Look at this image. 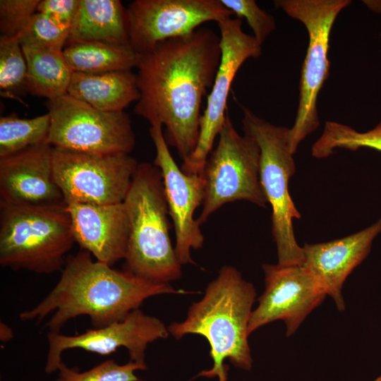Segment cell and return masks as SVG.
Listing matches in <instances>:
<instances>
[{
    "label": "cell",
    "instance_id": "obj_16",
    "mask_svg": "<svg viewBox=\"0 0 381 381\" xmlns=\"http://www.w3.org/2000/svg\"><path fill=\"white\" fill-rule=\"evenodd\" d=\"M53 147L42 143L0 158V202L65 205L53 174Z\"/></svg>",
    "mask_w": 381,
    "mask_h": 381
},
{
    "label": "cell",
    "instance_id": "obj_25",
    "mask_svg": "<svg viewBox=\"0 0 381 381\" xmlns=\"http://www.w3.org/2000/svg\"><path fill=\"white\" fill-rule=\"evenodd\" d=\"M28 92V68L19 37H0V95L18 100Z\"/></svg>",
    "mask_w": 381,
    "mask_h": 381
},
{
    "label": "cell",
    "instance_id": "obj_7",
    "mask_svg": "<svg viewBox=\"0 0 381 381\" xmlns=\"http://www.w3.org/2000/svg\"><path fill=\"white\" fill-rule=\"evenodd\" d=\"M349 0H276L274 4L303 23L308 45L302 65L295 121L289 131V146L294 154L298 145L320 125L317 100L329 73V37L339 13Z\"/></svg>",
    "mask_w": 381,
    "mask_h": 381
},
{
    "label": "cell",
    "instance_id": "obj_31",
    "mask_svg": "<svg viewBox=\"0 0 381 381\" xmlns=\"http://www.w3.org/2000/svg\"><path fill=\"white\" fill-rule=\"evenodd\" d=\"M13 332L6 324L0 323V340L3 342L10 341L13 337Z\"/></svg>",
    "mask_w": 381,
    "mask_h": 381
},
{
    "label": "cell",
    "instance_id": "obj_22",
    "mask_svg": "<svg viewBox=\"0 0 381 381\" xmlns=\"http://www.w3.org/2000/svg\"><path fill=\"white\" fill-rule=\"evenodd\" d=\"M63 53L73 72L99 73L135 68L138 54L129 45L68 41Z\"/></svg>",
    "mask_w": 381,
    "mask_h": 381
},
{
    "label": "cell",
    "instance_id": "obj_2",
    "mask_svg": "<svg viewBox=\"0 0 381 381\" xmlns=\"http://www.w3.org/2000/svg\"><path fill=\"white\" fill-rule=\"evenodd\" d=\"M190 294L175 289L169 283H158L118 270L92 258L81 250L66 257L61 275L47 296L33 308L19 315L23 322H40L52 313L44 327L60 332L70 320L86 315L93 328L124 319L150 297L160 294Z\"/></svg>",
    "mask_w": 381,
    "mask_h": 381
},
{
    "label": "cell",
    "instance_id": "obj_3",
    "mask_svg": "<svg viewBox=\"0 0 381 381\" xmlns=\"http://www.w3.org/2000/svg\"><path fill=\"white\" fill-rule=\"evenodd\" d=\"M255 297L254 286L236 268L225 265L208 284L202 298L190 306L185 320L167 327L176 339L195 334L208 341L213 365L198 376L226 381V359L236 368L251 369L248 327Z\"/></svg>",
    "mask_w": 381,
    "mask_h": 381
},
{
    "label": "cell",
    "instance_id": "obj_1",
    "mask_svg": "<svg viewBox=\"0 0 381 381\" xmlns=\"http://www.w3.org/2000/svg\"><path fill=\"white\" fill-rule=\"evenodd\" d=\"M138 55L140 98L134 112L164 126L168 145L184 162L197 145L202 97L213 85L221 60L220 36L201 26Z\"/></svg>",
    "mask_w": 381,
    "mask_h": 381
},
{
    "label": "cell",
    "instance_id": "obj_18",
    "mask_svg": "<svg viewBox=\"0 0 381 381\" xmlns=\"http://www.w3.org/2000/svg\"><path fill=\"white\" fill-rule=\"evenodd\" d=\"M75 241L110 266L125 259L130 225L123 202L66 204Z\"/></svg>",
    "mask_w": 381,
    "mask_h": 381
},
{
    "label": "cell",
    "instance_id": "obj_5",
    "mask_svg": "<svg viewBox=\"0 0 381 381\" xmlns=\"http://www.w3.org/2000/svg\"><path fill=\"white\" fill-rule=\"evenodd\" d=\"M75 238L66 204L0 202V265L51 274L63 270Z\"/></svg>",
    "mask_w": 381,
    "mask_h": 381
},
{
    "label": "cell",
    "instance_id": "obj_32",
    "mask_svg": "<svg viewBox=\"0 0 381 381\" xmlns=\"http://www.w3.org/2000/svg\"><path fill=\"white\" fill-rule=\"evenodd\" d=\"M364 2L370 9L381 13V1H364Z\"/></svg>",
    "mask_w": 381,
    "mask_h": 381
},
{
    "label": "cell",
    "instance_id": "obj_8",
    "mask_svg": "<svg viewBox=\"0 0 381 381\" xmlns=\"http://www.w3.org/2000/svg\"><path fill=\"white\" fill-rule=\"evenodd\" d=\"M260 150L250 135H240L226 114L218 143L205 164L202 209L197 220L201 225L223 205L246 200L266 207L267 200L260 179Z\"/></svg>",
    "mask_w": 381,
    "mask_h": 381
},
{
    "label": "cell",
    "instance_id": "obj_12",
    "mask_svg": "<svg viewBox=\"0 0 381 381\" xmlns=\"http://www.w3.org/2000/svg\"><path fill=\"white\" fill-rule=\"evenodd\" d=\"M129 45L138 54L233 13L220 0H135L126 8Z\"/></svg>",
    "mask_w": 381,
    "mask_h": 381
},
{
    "label": "cell",
    "instance_id": "obj_17",
    "mask_svg": "<svg viewBox=\"0 0 381 381\" xmlns=\"http://www.w3.org/2000/svg\"><path fill=\"white\" fill-rule=\"evenodd\" d=\"M381 233V218L367 228L341 238L303 246L302 266L313 277L339 311L345 310L342 287L347 277L368 255Z\"/></svg>",
    "mask_w": 381,
    "mask_h": 381
},
{
    "label": "cell",
    "instance_id": "obj_20",
    "mask_svg": "<svg viewBox=\"0 0 381 381\" xmlns=\"http://www.w3.org/2000/svg\"><path fill=\"white\" fill-rule=\"evenodd\" d=\"M68 41L129 45L126 8L119 0H80Z\"/></svg>",
    "mask_w": 381,
    "mask_h": 381
},
{
    "label": "cell",
    "instance_id": "obj_14",
    "mask_svg": "<svg viewBox=\"0 0 381 381\" xmlns=\"http://www.w3.org/2000/svg\"><path fill=\"white\" fill-rule=\"evenodd\" d=\"M150 123V135L156 151L154 165L161 172L175 231V252L181 265L193 264L191 250L202 248L204 243L200 224L194 217L195 211L204 200V179L202 174H188L177 166L168 148L162 123L157 121Z\"/></svg>",
    "mask_w": 381,
    "mask_h": 381
},
{
    "label": "cell",
    "instance_id": "obj_33",
    "mask_svg": "<svg viewBox=\"0 0 381 381\" xmlns=\"http://www.w3.org/2000/svg\"><path fill=\"white\" fill-rule=\"evenodd\" d=\"M374 381H381V375L377 377Z\"/></svg>",
    "mask_w": 381,
    "mask_h": 381
},
{
    "label": "cell",
    "instance_id": "obj_27",
    "mask_svg": "<svg viewBox=\"0 0 381 381\" xmlns=\"http://www.w3.org/2000/svg\"><path fill=\"white\" fill-rule=\"evenodd\" d=\"M71 30L56 23L46 15L37 12L19 37L22 46L63 50Z\"/></svg>",
    "mask_w": 381,
    "mask_h": 381
},
{
    "label": "cell",
    "instance_id": "obj_4",
    "mask_svg": "<svg viewBox=\"0 0 381 381\" xmlns=\"http://www.w3.org/2000/svg\"><path fill=\"white\" fill-rule=\"evenodd\" d=\"M123 202L130 225L126 270L158 283L179 279L182 265L169 236V208L159 168L139 163Z\"/></svg>",
    "mask_w": 381,
    "mask_h": 381
},
{
    "label": "cell",
    "instance_id": "obj_24",
    "mask_svg": "<svg viewBox=\"0 0 381 381\" xmlns=\"http://www.w3.org/2000/svg\"><path fill=\"white\" fill-rule=\"evenodd\" d=\"M363 147L381 152V121L370 131L358 132L345 124L327 121L311 153L315 158L323 159L332 155L337 148L356 151Z\"/></svg>",
    "mask_w": 381,
    "mask_h": 381
},
{
    "label": "cell",
    "instance_id": "obj_23",
    "mask_svg": "<svg viewBox=\"0 0 381 381\" xmlns=\"http://www.w3.org/2000/svg\"><path fill=\"white\" fill-rule=\"evenodd\" d=\"M50 128L49 113L32 119L16 114L0 118V158L29 147L47 143Z\"/></svg>",
    "mask_w": 381,
    "mask_h": 381
},
{
    "label": "cell",
    "instance_id": "obj_9",
    "mask_svg": "<svg viewBox=\"0 0 381 381\" xmlns=\"http://www.w3.org/2000/svg\"><path fill=\"white\" fill-rule=\"evenodd\" d=\"M50 128L47 143L76 152L129 153L135 144L131 121L125 111H104L66 94L48 100Z\"/></svg>",
    "mask_w": 381,
    "mask_h": 381
},
{
    "label": "cell",
    "instance_id": "obj_29",
    "mask_svg": "<svg viewBox=\"0 0 381 381\" xmlns=\"http://www.w3.org/2000/svg\"><path fill=\"white\" fill-rule=\"evenodd\" d=\"M238 18H246L253 32V37L262 46L267 37L275 30L274 18L260 8L254 0H220Z\"/></svg>",
    "mask_w": 381,
    "mask_h": 381
},
{
    "label": "cell",
    "instance_id": "obj_30",
    "mask_svg": "<svg viewBox=\"0 0 381 381\" xmlns=\"http://www.w3.org/2000/svg\"><path fill=\"white\" fill-rule=\"evenodd\" d=\"M80 2V0H40L37 12L46 15L60 26L71 30Z\"/></svg>",
    "mask_w": 381,
    "mask_h": 381
},
{
    "label": "cell",
    "instance_id": "obj_15",
    "mask_svg": "<svg viewBox=\"0 0 381 381\" xmlns=\"http://www.w3.org/2000/svg\"><path fill=\"white\" fill-rule=\"evenodd\" d=\"M265 291L252 311L248 333L276 320L286 325V334H294L306 318L325 299V293L302 265L263 264Z\"/></svg>",
    "mask_w": 381,
    "mask_h": 381
},
{
    "label": "cell",
    "instance_id": "obj_11",
    "mask_svg": "<svg viewBox=\"0 0 381 381\" xmlns=\"http://www.w3.org/2000/svg\"><path fill=\"white\" fill-rule=\"evenodd\" d=\"M217 23L220 32L221 60L201 116L196 147L181 167L188 174L202 173L214 140L223 128L227 99L235 75L246 60L258 58L262 52L261 45L253 35L243 32L241 19L229 17Z\"/></svg>",
    "mask_w": 381,
    "mask_h": 381
},
{
    "label": "cell",
    "instance_id": "obj_21",
    "mask_svg": "<svg viewBox=\"0 0 381 381\" xmlns=\"http://www.w3.org/2000/svg\"><path fill=\"white\" fill-rule=\"evenodd\" d=\"M22 47L27 63L28 92L48 100L67 94L73 71L63 50Z\"/></svg>",
    "mask_w": 381,
    "mask_h": 381
},
{
    "label": "cell",
    "instance_id": "obj_10",
    "mask_svg": "<svg viewBox=\"0 0 381 381\" xmlns=\"http://www.w3.org/2000/svg\"><path fill=\"white\" fill-rule=\"evenodd\" d=\"M54 179L66 204L123 202L137 170L129 155H102L53 147Z\"/></svg>",
    "mask_w": 381,
    "mask_h": 381
},
{
    "label": "cell",
    "instance_id": "obj_28",
    "mask_svg": "<svg viewBox=\"0 0 381 381\" xmlns=\"http://www.w3.org/2000/svg\"><path fill=\"white\" fill-rule=\"evenodd\" d=\"M39 2L40 0H1V36L20 37L37 13Z\"/></svg>",
    "mask_w": 381,
    "mask_h": 381
},
{
    "label": "cell",
    "instance_id": "obj_26",
    "mask_svg": "<svg viewBox=\"0 0 381 381\" xmlns=\"http://www.w3.org/2000/svg\"><path fill=\"white\" fill-rule=\"evenodd\" d=\"M138 370L145 368L131 361L119 365L110 359L88 370L80 372L77 367L69 368L62 361L54 381H140L135 373Z\"/></svg>",
    "mask_w": 381,
    "mask_h": 381
},
{
    "label": "cell",
    "instance_id": "obj_6",
    "mask_svg": "<svg viewBox=\"0 0 381 381\" xmlns=\"http://www.w3.org/2000/svg\"><path fill=\"white\" fill-rule=\"evenodd\" d=\"M242 123L244 133L256 141L260 150V179L272 207V233L278 264L302 265L303 248L296 242L293 226L294 219L301 216L289 190V179L296 171L289 146V128L272 124L248 109H243Z\"/></svg>",
    "mask_w": 381,
    "mask_h": 381
},
{
    "label": "cell",
    "instance_id": "obj_13",
    "mask_svg": "<svg viewBox=\"0 0 381 381\" xmlns=\"http://www.w3.org/2000/svg\"><path fill=\"white\" fill-rule=\"evenodd\" d=\"M169 332L158 318L147 315L139 308L124 319L99 328L88 329L80 334L68 336L49 332L47 335L48 352L44 371H58L62 353L68 349H81L102 356H107L121 347L126 348L130 361L145 369V350L147 345L159 339H166Z\"/></svg>",
    "mask_w": 381,
    "mask_h": 381
},
{
    "label": "cell",
    "instance_id": "obj_19",
    "mask_svg": "<svg viewBox=\"0 0 381 381\" xmlns=\"http://www.w3.org/2000/svg\"><path fill=\"white\" fill-rule=\"evenodd\" d=\"M67 94L97 109L113 112L123 111L140 98L136 74L132 70L73 72Z\"/></svg>",
    "mask_w": 381,
    "mask_h": 381
}]
</instances>
